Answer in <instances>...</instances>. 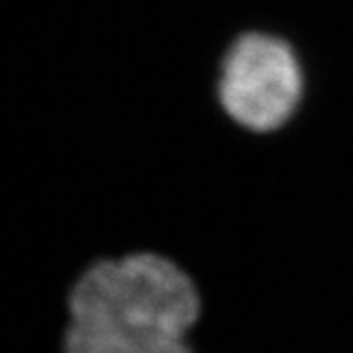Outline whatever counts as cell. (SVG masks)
I'll return each instance as SVG.
<instances>
[{
	"mask_svg": "<svg viewBox=\"0 0 353 353\" xmlns=\"http://www.w3.org/2000/svg\"><path fill=\"white\" fill-rule=\"evenodd\" d=\"M64 353H123L156 339H185L200 311L190 276L156 254L90 266L74 283Z\"/></svg>",
	"mask_w": 353,
	"mask_h": 353,
	"instance_id": "6da1fadb",
	"label": "cell"
},
{
	"mask_svg": "<svg viewBox=\"0 0 353 353\" xmlns=\"http://www.w3.org/2000/svg\"><path fill=\"white\" fill-rule=\"evenodd\" d=\"M302 74L294 49L279 37L249 32L239 37L221 64L219 100L249 130H274L294 113Z\"/></svg>",
	"mask_w": 353,
	"mask_h": 353,
	"instance_id": "7a4b0ae2",
	"label": "cell"
}]
</instances>
